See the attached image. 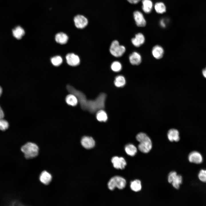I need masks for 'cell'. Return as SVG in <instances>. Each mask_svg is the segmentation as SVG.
<instances>
[{
    "mask_svg": "<svg viewBox=\"0 0 206 206\" xmlns=\"http://www.w3.org/2000/svg\"><path fill=\"white\" fill-rule=\"evenodd\" d=\"M66 89L70 94L75 95L77 98L81 108L93 113L105 107L106 94L104 93H100L94 100L87 99L85 94L82 92L76 89L72 86L68 85Z\"/></svg>",
    "mask_w": 206,
    "mask_h": 206,
    "instance_id": "6da1fadb",
    "label": "cell"
},
{
    "mask_svg": "<svg viewBox=\"0 0 206 206\" xmlns=\"http://www.w3.org/2000/svg\"><path fill=\"white\" fill-rule=\"evenodd\" d=\"M136 140L140 143L138 146L139 150L144 153H147L151 150L152 144L150 138L144 133L141 132L136 136Z\"/></svg>",
    "mask_w": 206,
    "mask_h": 206,
    "instance_id": "7a4b0ae2",
    "label": "cell"
},
{
    "mask_svg": "<svg viewBox=\"0 0 206 206\" xmlns=\"http://www.w3.org/2000/svg\"><path fill=\"white\" fill-rule=\"evenodd\" d=\"M21 150L23 153L25 157L27 159H30L38 156L39 149L38 145L35 143L28 142L23 145Z\"/></svg>",
    "mask_w": 206,
    "mask_h": 206,
    "instance_id": "3957f363",
    "label": "cell"
},
{
    "mask_svg": "<svg viewBox=\"0 0 206 206\" xmlns=\"http://www.w3.org/2000/svg\"><path fill=\"white\" fill-rule=\"evenodd\" d=\"M126 181L123 178L119 176H115L112 178L108 184V187L110 190H114L116 187L122 189L125 187Z\"/></svg>",
    "mask_w": 206,
    "mask_h": 206,
    "instance_id": "277c9868",
    "label": "cell"
},
{
    "mask_svg": "<svg viewBox=\"0 0 206 206\" xmlns=\"http://www.w3.org/2000/svg\"><path fill=\"white\" fill-rule=\"evenodd\" d=\"M126 51L125 47L120 45L118 41L115 40L113 41L110 45V52L111 54L116 57L121 56Z\"/></svg>",
    "mask_w": 206,
    "mask_h": 206,
    "instance_id": "5b68a950",
    "label": "cell"
},
{
    "mask_svg": "<svg viewBox=\"0 0 206 206\" xmlns=\"http://www.w3.org/2000/svg\"><path fill=\"white\" fill-rule=\"evenodd\" d=\"M188 160L191 163L199 165L203 162V159L201 153L197 151H193L189 154Z\"/></svg>",
    "mask_w": 206,
    "mask_h": 206,
    "instance_id": "8992f818",
    "label": "cell"
},
{
    "mask_svg": "<svg viewBox=\"0 0 206 206\" xmlns=\"http://www.w3.org/2000/svg\"><path fill=\"white\" fill-rule=\"evenodd\" d=\"M74 21L76 27L82 29L85 27L88 24V20L84 16L80 15H76L74 18Z\"/></svg>",
    "mask_w": 206,
    "mask_h": 206,
    "instance_id": "52a82bcc",
    "label": "cell"
},
{
    "mask_svg": "<svg viewBox=\"0 0 206 206\" xmlns=\"http://www.w3.org/2000/svg\"><path fill=\"white\" fill-rule=\"evenodd\" d=\"M111 161L114 167L118 169H124L127 164L124 158L121 157H114L112 158Z\"/></svg>",
    "mask_w": 206,
    "mask_h": 206,
    "instance_id": "ba28073f",
    "label": "cell"
},
{
    "mask_svg": "<svg viewBox=\"0 0 206 206\" xmlns=\"http://www.w3.org/2000/svg\"><path fill=\"white\" fill-rule=\"evenodd\" d=\"M133 17L136 25L140 27H144L146 21L142 13L140 11H136L133 13Z\"/></svg>",
    "mask_w": 206,
    "mask_h": 206,
    "instance_id": "9c48e42d",
    "label": "cell"
},
{
    "mask_svg": "<svg viewBox=\"0 0 206 206\" xmlns=\"http://www.w3.org/2000/svg\"><path fill=\"white\" fill-rule=\"evenodd\" d=\"M66 59L68 64L71 66H77L80 62L79 57L73 53L68 54L66 56Z\"/></svg>",
    "mask_w": 206,
    "mask_h": 206,
    "instance_id": "30bf717a",
    "label": "cell"
},
{
    "mask_svg": "<svg viewBox=\"0 0 206 206\" xmlns=\"http://www.w3.org/2000/svg\"><path fill=\"white\" fill-rule=\"evenodd\" d=\"M81 143L84 148L90 149L93 148L95 145V141L93 138L89 136H84L81 138Z\"/></svg>",
    "mask_w": 206,
    "mask_h": 206,
    "instance_id": "8fae6325",
    "label": "cell"
},
{
    "mask_svg": "<svg viewBox=\"0 0 206 206\" xmlns=\"http://www.w3.org/2000/svg\"><path fill=\"white\" fill-rule=\"evenodd\" d=\"M52 178L51 174L46 171L42 172L39 176L40 181L45 185L49 184L51 181Z\"/></svg>",
    "mask_w": 206,
    "mask_h": 206,
    "instance_id": "7c38bea8",
    "label": "cell"
},
{
    "mask_svg": "<svg viewBox=\"0 0 206 206\" xmlns=\"http://www.w3.org/2000/svg\"><path fill=\"white\" fill-rule=\"evenodd\" d=\"M145 39L142 33H138L135 35L134 37L131 39V42L134 45L138 47L144 43Z\"/></svg>",
    "mask_w": 206,
    "mask_h": 206,
    "instance_id": "4fadbf2b",
    "label": "cell"
},
{
    "mask_svg": "<svg viewBox=\"0 0 206 206\" xmlns=\"http://www.w3.org/2000/svg\"><path fill=\"white\" fill-rule=\"evenodd\" d=\"M129 60L130 63L133 65H138L142 61V58L140 54L136 52H132L129 56Z\"/></svg>",
    "mask_w": 206,
    "mask_h": 206,
    "instance_id": "5bb4252c",
    "label": "cell"
},
{
    "mask_svg": "<svg viewBox=\"0 0 206 206\" xmlns=\"http://www.w3.org/2000/svg\"><path fill=\"white\" fill-rule=\"evenodd\" d=\"M167 135L168 139L171 142H178L180 140L179 132L176 129H170L168 132Z\"/></svg>",
    "mask_w": 206,
    "mask_h": 206,
    "instance_id": "9a60e30c",
    "label": "cell"
},
{
    "mask_svg": "<svg viewBox=\"0 0 206 206\" xmlns=\"http://www.w3.org/2000/svg\"><path fill=\"white\" fill-rule=\"evenodd\" d=\"M153 57L157 59L161 58L163 55L164 50L163 48L159 45H156L152 48V51Z\"/></svg>",
    "mask_w": 206,
    "mask_h": 206,
    "instance_id": "2e32d148",
    "label": "cell"
},
{
    "mask_svg": "<svg viewBox=\"0 0 206 206\" xmlns=\"http://www.w3.org/2000/svg\"><path fill=\"white\" fill-rule=\"evenodd\" d=\"M55 39L57 43L61 44H64L67 42L68 37L66 34L63 32H61L56 34Z\"/></svg>",
    "mask_w": 206,
    "mask_h": 206,
    "instance_id": "e0dca14e",
    "label": "cell"
},
{
    "mask_svg": "<svg viewBox=\"0 0 206 206\" xmlns=\"http://www.w3.org/2000/svg\"><path fill=\"white\" fill-rule=\"evenodd\" d=\"M65 101L68 105L73 106H76L78 102L76 97L70 93L66 96Z\"/></svg>",
    "mask_w": 206,
    "mask_h": 206,
    "instance_id": "ac0fdd59",
    "label": "cell"
},
{
    "mask_svg": "<svg viewBox=\"0 0 206 206\" xmlns=\"http://www.w3.org/2000/svg\"><path fill=\"white\" fill-rule=\"evenodd\" d=\"M142 8L143 11L146 13H149L152 9L153 4L150 0H142Z\"/></svg>",
    "mask_w": 206,
    "mask_h": 206,
    "instance_id": "d6986e66",
    "label": "cell"
},
{
    "mask_svg": "<svg viewBox=\"0 0 206 206\" xmlns=\"http://www.w3.org/2000/svg\"><path fill=\"white\" fill-rule=\"evenodd\" d=\"M13 36L18 39H21L25 34L24 29L20 26H17L12 30Z\"/></svg>",
    "mask_w": 206,
    "mask_h": 206,
    "instance_id": "ffe728a7",
    "label": "cell"
},
{
    "mask_svg": "<svg viewBox=\"0 0 206 206\" xmlns=\"http://www.w3.org/2000/svg\"><path fill=\"white\" fill-rule=\"evenodd\" d=\"M124 149L127 154L131 156H134L137 151L136 147L132 144H126L125 146Z\"/></svg>",
    "mask_w": 206,
    "mask_h": 206,
    "instance_id": "44dd1931",
    "label": "cell"
},
{
    "mask_svg": "<svg viewBox=\"0 0 206 206\" xmlns=\"http://www.w3.org/2000/svg\"><path fill=\"white\" fill-rule=\"evenodd\" d=\"M114 83L115 86L117 87H123L126 83L125 78L122 75H118L115 77Z\"/></svg>",
    "mask_w": 206,
    "mask_h": 206,
    "instance_id": "7402d4cb",
    "label": "cell"
},
{
    "mask_svg": "<svg viewBox=\"0 0 206 206\" xmlns=\"http://www.w3.org/2000/svg\"><path fill=\"white\" fill-rule=\"evenodd\" d=\"M130 188L133 191L137 192L141 190L142 189L141 183L139 180H135L131 182Z\"/></svg>",
    "mask_w": 206,
    "mask_h": 206,
    "instance_id": "603a6c76",
    "label": "cell"
},
{
    "mask_svg": "<svg viewBox=\"0 0 206 206\" xmlns=\"http://www.w3.org/2000/svg\"><path fill=\"white\" fill-rule=\"evenodd\" d=\"M96 118L100 122H106L108 119V116L106 112L103 109L98 110L96 114Z\"/></svg>",
    "mask_w": 206,
    "mask_h": 206,
    "instance_id": "cb8c5ba5",
    "label": "cell"
},
{
    "mask_svg": "<svg viewBox=\"0 0 206 206\" xmlns=\"http://www.w3.org/2000/svg\"><path fill=\"white\" fill-rule=\"evenodd\" d=\"M183 178L181 176L177 175L173 179L172 184L175 188L178 189L180 187V185L182 183Z\"/></svg>",
    "mask_w": 206,
    "mask_h": 206,
    "instance_id": "d4e9b609",
    "label": "cell"
},
{
    "mask_svg": "<svg viewBox=\"0 0 206 206\" xmlns=\"http://www.w3.org/2000/svg\"><path fill=\"white\" fill-rule=\"evenodd\" d=\"M156 12L159 14H163L166 11V7L164 3L161 2L157 3L154 5Z\"/></svg>",
    "mask_w": 206,
    "mask_h": 206,
    "instance_id": "484cf974",
    "label": "cell"
},
{
    "mask_svg": "<svg viewBox=\"0 0 206 206\" xmlns=\"http://www.w3.org/2000/svg\"><path fill=\"white\" fill-rule=\"evenodd\" d=\"M111 68L112 70L115 72H118L121 70L122 65L121 63L118 61L113 62L111 64Z\"/></svg>",
    "mask_w": 206,
    "mask_h": 206,
    "instance_id": "4316f807",
    "label": "cell"
},
{
    "mask_svg": "<svg viewBox=\"0 0 206 206\" xmlns=\"http://www.w3.org/2000/svg\"><path fill=\"white\" fill-rule=\"evenodd\" d=\"M52 64L56 66L60 65L62 62L63 60L62 57L60 56H58L52 57L51 59Z\"/></svg>",
    "mask_w": 206,
    "mask_h": 206,
    "instance_id": "83f0119b",
    "label": "cell"
},
{
    "mask_svg": "<svg viewBox=\"0 0 206 206\" xmlns=\"http://www.w3.org/2000/svg\"><path fill=\"white\" fill-rule=\"evenodd\" d=\"M199 180L203 183H206V169H201L197 174Z\"/></svg>",
    "mask_w": 206,
    "mask_h": 206,
    "instance_id": "f1b7e54d",
    "label": "cell"
},
{
    "mask_svg": "<svg viewBox=\"0 0 206 206\" xmlns=\"http://www.w3.org/2000/svg\"><path fill=\"white\" fill-rule=\"evenodd\" d=\"M9 127V124L8 122L3 118L0 119V130L5 131L7 130Z\"/></svg>",
    "mask_w": 206,
    "mask_h": 206,
    "instance_id": "f546056e",
    "label": "cell"
},
{
    "mask_svg": "<svg viewBox=\"0 0 206 206\" xmlns=\"http://www.w3.org/2000/svg\"><path fill=\"white\" fill-rule=\"evenodd\" d=\"M177 175V173L175 171L171 172L168 176V181L169 183H171L173 179Z\"/></svg>",
    "mask_w": 206,
    "mask_h": 206,
    "instance_id": "4dcf8cb0",
    "label": "cell"
},
{
    "mask_svg": "<svg viewBox=\"0 0 206 206\" xmlns=\"http://www.w3.org/2000/svg\"><path fill=\"white\" fill-rule=\"evenodd\" d=\"M168 20L167 19H161L160 21V25L162 27H165L166 26L167 23L168 22Z\"/></svg>",
    "mask_w": 206,
    "mask_h": 206,
    "instance_id": "1f68e13d",
    "label": "cell"
},
{
    "mask_svg": "<svg viewBox=\"0 0 206 206\" xmlns=\"http://www.w3.org/2000/svg\"><path fill=\"white\" fill-rule=\"evenodd\" d=\"M130 3L136 4L138 3L141 0H127Z\"/></svg>",
    "mask_w": 206,
    "mask_h": 206,
    "instance_id": "d6a6232c",
    "label": "cell"
},
{
    "mask_svg": "<svg viewBox=\"0 0 206 206\" xmlns=\"http://www.w3.org/2000/svg\"><path fill=\"white\" fill-rule=\"evenodd\" d=\"M4 116V112L0 106V119L3 118Z\"/></svg>",
    "mask_w": 206,
    "mask_h": 206,
    "instance_id": "836d02e7",
    "label": "cell"
},
{
    "mask_svg": "<svg viewBox=\"0 0 206 206\" xmlns=\"http://www.w3.org/2000/svg\"><path fill=\"white\" fill-rule=\"evenodd\" d=\"M203 74L204 76L206 78V68L203 71Z\"/></svg>",
    "mask_w": 206,
    "mask_h": 206,
    "instance_id": "e575fe53",
    "label": "cell"
},
{
    "mask_svg": "<svg viewBox=\"0 0 206 206\" xmlns=\"http://www.w3.org/2000/svg\"><path fill=\"white\" fill-rule=\"evenodd\" d=\"M2 92V89L1 87L0 86V97L1 96Z\"/></svg>",
    "mask_w": 206,
    "mask_h": 206,
    "instance_id": "d590c367",
    "label": "cell"
}]
</instances>
